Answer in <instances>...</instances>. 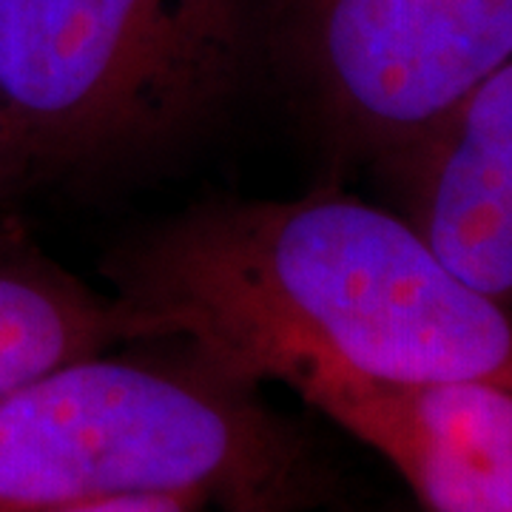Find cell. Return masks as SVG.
I'll return each mask as SVG.
<instances>
[{"instance_id":"6da1fadb","label":"cell","mask_w":512,"mask_h":512,"mask_svg":"<svg viewBox=\"0 0 512 512\" xmlns=\"http://www.w3.org/2000/svg\"><path fill=\"white\" fill-rule=\"evenodd\" d=\"M151 339H183L256 384L339 370L387 384L512 390V311L393 208L336 188L205 200L103 259Z\"/></svg>"},{"instance_id":"7a4b0ae2","label":"cell","mask_w":512,"mask_h":512,"mask_svg":"<svg viewBox=\"0 0 512 512\" xmlns=\"http://www.w3.org/2000/svg\"><path fill=\"white\" fill-rule=\"evenodd\" d=\"M259 390L183 339L55 367L0 396V512L117 495H191L222 512L330 510L339 464Z\"/></svg>"},{"instance_id":"3957f363","label":"cell","mask_w":512,"mask_h":512,"mask_svg":"<svg viewBox=\"0 0 512 512\" xmlns=\"http://www.w3.org/2000/svg\"><path fill=\"white\" fill-rule=\"evenodd\" d=\"M262 55V0H0V205L143 163Z\"/></svg>"},{"instance_id":"277c9868","label":"cell","mask_w":512,"mask_h":512,"mask_svg":"<svg viewBox=\"0 0 512 512\" xmlns=\"http://www.w3.org/2000/svg\"><path fill=\"white\" fill-rule=\"evenodd\" d=\"M262 52L373 168L510 60L512 0H262Z\"/></svg>"},{"instance_id":"5b68a950","label":"cell","mask_w":512,"mask_h":512,"mask_svg":"<svg viewBox=\"0 0 512 512\" xmlns=\"http://www.w3.org/2000/svg\"><path fill=\"white\" fill-rule=\"evenodd\" d=\"M288 387L402 476L421 512H512V390L302 370Z\"/></svg>"},{"instance_id":"8992f818","label":"cell","mask_w":512,"mask_h":512,"mask_svg":"<svg viewBox=\"0 0 512 512\" xmlns=\"http://www.w3.org/2000/svg\"><path fill=\"white\" fill-rule=\"evenodd\" d=\"M373 171L390 208L512 311V57Z\"/></svg>"},{"instance_id":"52a82bcc","label":"cell","mask_w":512,"mask_h":512,"mask_svg":"<svg viewBox=\"0 0 512 512\" xmlns=\"http://www.w3.org/2000/svg\"><path fill=\"white\" fill-rule=\"evenodd\" d=\"M154 342L140 313L0 222V396L94 353Z\"/></svg>"},{"instance_id":"ba28073f","label":"cell","mask_w":512,"mask_h":512,"mask_svg":"<svg viewBox=\"0 0 512 512\" xmlns=\"http://www.w3.org/2000/svg\"><path fill=\"white\" fill-rule=\"evenodd\" d=\"M43 512H222L220 507L191 498V495H117V498H97L80 501Z\"/></svg>"},{"instance_id":"9c48e42d","label":"cell","mask_w":512,"mask_h":512,"mask_svg":"<svg viewBox=\"0 0 512 512\" xmlns=\"http://www.w3.org/2000/svg\"><path fill=\"white\" fill-rule=\"evenodd\" d=\"M330 512H410L399 507V504H342L336 501Z\"/></svg>"}]
</instances>
